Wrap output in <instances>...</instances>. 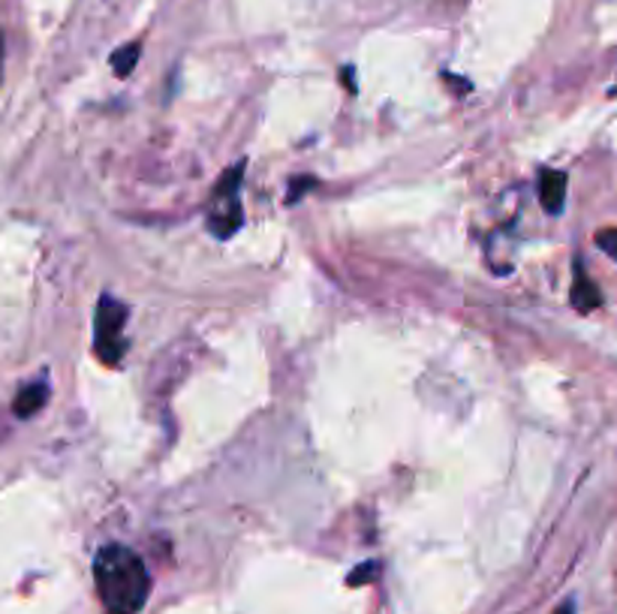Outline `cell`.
<instances>
[{
	"mask_svg": "<svg viewBox=\"0 0 617 614\" xmlns=\"http://www.w3.org/2000/svg\"><path fill=\"white\" fill-rule=\"evenodd\" d=\"M343 78H347V88H350V94H355V82H353V66H347V70H343Z\"/></svg>",
	"mask_w": 617,
	"mask_h": 614,
	"instance_id": "10",
	"label": "cell"
},
{
	"mask_svg": "<svg viewBox=\"0 0 617 614\" xmlns=\"http://www.w3.org/2000/svg\"><path fill=\"white\" fill-rule=\"evenodd\" d=\"M540 202L549 214H561L566 205V176L557 169H545L540 176Z\"/></svg>",
	"mask_w": 617,
	"mask_h": 614,
	"instance_id": "3",
	"label": "cell"
},
{
	"mask_svg": "<svg viewBox=\"0 0 617 614\" xmlns=\"http://www.w3.org/2000/svg\"><path fill=\"white\" fill-rule=\"evenodd\" d=\"M376 575H380V563H376V560H368V563L355 567V570L347 575V584H350V587H362V584L374 582Z\"/></svg>",
	"mask_w": 617,
	"mask_h": 614,
	"instance_id": "7",
	"label": "cell"
},
{
	"mask_svg": "<svg viewBox=\"0 0 617 614\" xmlns=\"http://www.w3.org/2000/svg\"><path fill=\"white\" fill-rule=\"evenodd\" d=\"M45 401H49V383H45V380H33V383L24 385L22 392L15 395L12 410H15V416L19 419H31L43 410Z\"/></svg>",
	"mask_w": 617,
	"mask_h": 614,
	"instance_id": "4",
	"label": "cell"
},
{
	"mask_svg": "<svg viewBox=\"0 0 617 614\" xmlns=\"http://www.w3.org/2000/svg\"><path fill=\"white\" fill-rule=\"evenodd\" d=\"M139 55H142V43H127L124 49H118L115 55H111V70H115V76L127 78L132 73V66L139 64Z\"/></svg>",
	"mask_w": 617,
	"mask_h": 614,
	"instance_id": "6",
	"label": "cell"
},
{
	"mask_svg": "<svg viewBox=\"0 0 617 614\" xmlns=\"http://www.w3.org/2000/svg\"><path fill=\"white\" fill-rule=\"evenodd\" d=\"M554 614H575V603H573V600H566V603H563Z\"/></svg>",
	"mask_w": 617,
	"mask_h": 614,
	"instance_id": "11",
	"label": "cell"
},
{
	"mask_svg": "<svg viewBox=\"0 0 617 614\" xmlns=\"http://www.w3.org/2000/svg\"><path fill=\"white\" fill-rule=\"evenodd\" d=\"M313 187H317V178H308V176L292 178V181H289V197H287V202H298V199L305 197V193H310Z\"/></svg>",
	"mask_w": 617,
	"mask_h": 614,
	"instance_id": "9",
	"label": "cell"
},
{
	"mask_svg": "<svg viewBox=\"0 0 617 614\" xmlns=\"http://www.w3.org/2000/svg\"><path fill=\"white\" fill-rule=\"evenodd\" d=\"M130 310L124 301L111 296H103L97 305V317H94V331H97V356L106 364L121 362L124 350H127V340H124V326H127Z\"/></svg>",
	"mask_w": 617,
	"mask_h": 614,
	"instance_id": "2",
	"label": "cell"
},
{
	"mask_svg": "<svg viewBox=\"0 0 617 614\" xmlns=\"http://www.w3.org/2000/svg\"><path fill=\"white\" fill-rule=\"evenodd\" d=\"M94 582L106 614H139L151 596V575L127 546H103L94 558Z\"/></svg>",
	"mask_w": 617,
	"mask_h": 614,
	"instance_id": "1",
	"label": "cell"
},
{
	"mask_svg": "<svg viewBox=\"0 0 617 614\" xmlns=\"http://www.w3.org/2000/svg\"><path fill=\"white\" fill-rule=\"evenodd\" d=\"M573 305L582 310V314H591L596 307L603 305V293L591 284V277L585 275L582 263H575V284H573Z\"/></svg>",
	"mask_w": 617,
	"mask_h": 614,
	"instance_id": "5",
	"label": "cell"
},
{
	"mask_svg": "<svg viewBox=\"0 0 617 614\" xmlns=\"http://www.w3.org/2000/svg\"><path fill=\"white\" fill-rule=\"evenodd\" d=\"M594 242H596V247H599V251L608 253V256H611V260L617 263V226H611V230H599V232H596Z\"/></svg>",
	"mask_w": 617,
	"mask_h": 614,
	"instance_id": "8",
	"label": "cell"
}]
</instances>
